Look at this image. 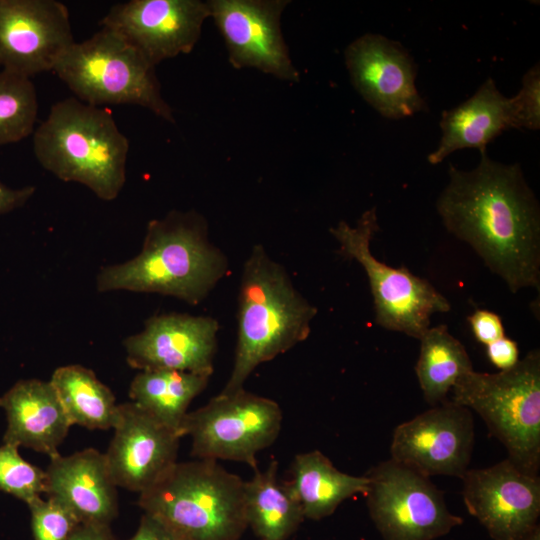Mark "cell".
<instances>
[{
    "instance_id": "6da1fadb",
    "label": "cell",
    "mask_w": 540,
    "mask_h": 540,
    "mask_svg": "<svg viewBox=\"0 0 540 540\" xmlns=\"http://www.w3.org/2000/svg\"><path fill=\"white\" fill-rule=\"evenodd\" d=\"M469 171L450 165L436 208L448 232L469 244L511 292L540 287V209L521 166L481 151Z\"/></svg>"
},
{
    "instance_id": "7a4b0ae2",
    "label": "cell",
    "mask_w": 540,
    "mask_h": 540,
    "mask_svg": "<svg viewBox=\"0 0 540 540\" xmlns=\"http://www.w3.org/2000/svg\"><path fill=\"white\" fill-rule=\"evenodd\" d=\"M227 271L228 259L210 242L206 219L193 210H173L149 221L140 252L103 267L96 287L101 293H156L197 305Z\"/></svg>"
},
{
    "instance_id": "3957f363",
    "label": "cell",
    "mask_w": 540,
    "mask_h": 540,
    "mask_svg": "<svg viewBox=\"0 0 540 540\" xmlns=\"http://www.w3.org/2000/svg\"><path fill=\"white\" fill-rule=\"evenodd\" d=\"M316 314L317 308L296 289L286 269L262 245L253 246L238 292L234 365L220 393L244 388L260 364L306 340Z\"/></svg>"
},
{
    "instance_id": "277c9868",
    "label": "cell",
    "mask_w": 540,
    "mask_h": 540,
    "mask_svg": "<svg viewBox=\"0 0 540 540\" xmlns=\"http://www.w3.org/2000/svg\"><path fill=\"white\" fill-rule=\"evenodd\" d=\"M33 151L58 179L80 183L104 201L116 199L126 182L127 137L109 110L75 97L50 108L33 133Z\"/></svg>"
},
{
    "instance_id": "5b68a950",
    "label": "cell",
    "mask_w": 540,
    "mask_h": 540,
    "mask_svg": "<svg viewBox=\"0 0 540 540\" xmlns=\"http://www.w3.org/2000/svg\"><path fill=\"white\" fill-rule=\"evenodd\" d=\"M138 505L174 540H238L248 527L244 481L216 460L176 462Z\"/></svg>"
},
{
    "instance_id": "8992f818",
    "label": "cell",
    "mask_w": 540,
    "mask_h": 540,
    "mask_svg": "<svg viewBox=\"0 0 540 540\" xmlns=\"http://www.w3.org/2000/svg\"><path fill=\"white\" fill-rule=\"evenodd\" d=\"M451 400L474 410L504 445L508 459L523 471L540 468V352L531 350L510 369L474 370L451 389Z\"/></svg>"
},
{
    "instance_id": "52a82bcc",
    "label": "cell",
    "mask_w": 540,
    "mask_h": 540,
    "mask_svg": "<svg viewBox=\"0 0 540 540\" xmlns=\"http://www.w3.org/2000/svg\"><path fill=\"white\" fill-rule=\"evenodd\" d=\"M155 67L118 34L101 27L90 38L74 42L53 71L86 104L137 105L174 123Z\"/></svg>"
},
{
    "instance_id": "ba28073f",
    "label": "cell",
    "mask_w": 540,
    "mask_h": 540,
    "mask_svg": "<svg viewBox=\"0 0 540 540\" xmlns=\"http://www.w3.org/2000/svg\"><path fill=\"white\" fill-rule=\"evenodd\" d=\"M380 229L375 206L366 210L354 227L340 221L330 233L340 253L356 260L366 272L373 296L375 323L387 330L420 339L435 313L448 312V300L426 279L407 268H394L375 258L371 240Z\"/></svg>"
},
{
    "instance_id": "9c48e42d",
    "label": "cell",
    "mask_w": 540,
    "mask_h": 540,
    "mask_svg": "<svg viewBox=\"0 0 540 540\" xmlns=\"http://www.w3.org/2000/svg\"><path fill=\"white\" fill-rule=\"evenodd\" d=\"M282 411L273 400L247 392L219 393L201 408L188 412L181 437L192 438L198 459L232 460L257 470L256 455L279 435Z\"/></svg>"
},
{
    "instance_id": "30bf717a",
    "label": "cell",
    "mask_w": 540,
    "mask_h": 540,
    "mask_svg": "<svg viewBox=\"0 0 540 540\" xmlns=\"http://www.w3.org/2000/svg\"><path fill=\"white\" fill-rule=\"evenodd\" d=\"M365 476L368 511L384 540H435L463 523L449 511L443 492L429 477L392 459Z\"/></svg>"
},
{
    "instance_id": "8fae6325",
    "label": "cell",
    "mask_w": 540,
    "mask_h": 540,
    "mask_svg": "<svg viewBox=\"0 0 540 540\" xmlns=\"http://www.w3.org/2000/svg\"><path fill=\"white\" fill-rule=\"evenodd\" d=\"M473 446L471 410L446 400L394 429L390 459L429 478L445 475L461 479L468 470Z\"/></svg>"
},
{
    "instance_id": "7c38bea8",
    "label": "cell",
    "mask_w": 540,
    "mask_h": 540,
    "mask_svg": "<svg viewBox=\"0 0 540 540\" xmlns=\"http://www.w3.org/2000/svg\"><path fill=\"white\" fill-rule=\"evenodd\" d=\"M464 504L493 540H524L540 515V478L508 458L461 478Z\"/></svg>"
},
{
    "instance_id": "4fadbf2b",
    "label": "cell",
    "mask_w": 540,
    "mask_h": 540,
    "mask_svg": "<svg viewBox=\"0 0 540 540\" xmlns=\"http://www.w3.org/2000/svg\"><path fill=\"white\" fill-rule=\"evenodd\" d=\"M209 17L208 3L200 0H130L113 5L100 25L118 34L156 66L190 53Z\"/></svg>"
},
{
    "instance_id": "5bb4252c",
    "label": "cell",
    "mask_w": 540,
    "mask_h": 540,
    "mask_svg": "<svg viewBox=\"0 0 540 540\" xmlns=\"http://www.w3.org/2000/svg\"><path fill=\"white\" fill-rule=\"evenodd\" d=\"M67 7L55 0H0V66L25 77L54 69L74 43Z\"/></svg>"
},
{
    "instance_id": "9a60e30c",
    "label": "cell",
    "mask_w": 540,
    "mask_h": 540,
    "mask_svg": "<svg viewBox=\"0 0 540 540\" xmlns=\"http://www.w3.org/2000/svg\"><path fill=\"white\" fill-rule=\"evenodd\" d=\"M207 3L234 68L252 67L282 80L299 81L280 27L281 14L289 1L211 0Z\"/></svg>"
},
{
    "instance_id": "2e32d148",
    "label": "cell",
    "mask_w": 540,
    "mask_h": 540,
    "mask_svg": "<svg viewBox=\"0 0 540 540\" xmlns=\"http://www.w3.org/2000/svg\"><path fill=\"white\" fill-rule=\"evenodd\" d=\"M344 57L352 85L383 117L428 110L415 85L417 66L399 42L367 33L347 46Z\"/></svg>"
},
{
    "instance_id": "e0dca14e",
    "label": "cell",
    "mask_w": 540,
    "mask_h": 540,
    "mask_svg": "<svg viewBox=\"0 0 540 540\" xmlns=\"http://www.w3.org/2000/svg\"><path fill=\"white\" fill-rule=\"evenodd\" d=\"M219 323L210 316L165 313L145 321L124 342L130 367L177 370L210 377L214 371Z\"/></svg>"
},
{
    "instance_id": "ac0fdd59",
    "label": "cell",
    "mask_w": 540,
    "mask_h": 540,
    "mask_svg": "<svg viewBox=\"0 0 540 540\" xmlns=\"http://www.w3.org/2000/svg\"><path fill=\"white\" fill-rule=\"evenodd\" d=\"M106 463L117 487L144 492L177 462L180 436L132 401L119 404V416Z\"/></svg>"
},
{
    "instance_id": "d6986e66",
    "label": "cell",
    "mask_w": 540,
    "mask_h": 540,
    "mask_svg": "<svg viewBox=\"0 0 540 540\" xmlns=\"http://www.w3.org/2000/svg\"><path fill=\"white\" fill-rule=\"evenodd\" d=\"M47 497L69 507L82 523L110 525L118 514L117 486L105 455L93 448L57 454L45 470Z\"/></svg>"
},
{
    "instance_id": "ffe728a7",
    "label": "cell",
    "mask_w": 540,
    "mask_h": 540,
    "mask_svg": "<svg viewBox=\"0 0 540 540\" xmlns=\"http://www.w3.org/2000/svg\"><path fill=\"white\" fill-rule=\"evenodd\" d=\"M7 428L3 443L44 453L50 458L72 426L50 381L23 379L0 396Z\"/></svg>"
},
{
    "instance_id": "44dd1931",
    "label": "cell",
    "mask_w": 540,
    "mask_h": 540,
    "mask_svg": "<svg viewBox=\"0 0 540 540\" xmlns=\"http://www.w3.org/2000/svg\"><path fill=\"white\" fill-rule=\"evenodd\" d=\"M439 145L428 155L430 164L442 162L454 151L476 148L480 152L505 130L515 128L511 99L488 78L466 101L442 113Z\"/></svg>"
},
{
    "instance_id": "7402d4cb",
    "label": "cell",
    "mask_w": 540,
    "mask_h": 540,
    "mask_svg": "<svg viewBox=\"0 0 540 540\" xmlns=\"http://www.w3.org/2000/svg\"><path fill=\"white\" fill-rule=\"evenodd\" d=\"M289 485L297 497L305 518L320 520L331 515L346 499L365 495L369 480L338 470L318 450L296 455Z\"/></svg>"
},
{
    "instance_id": "603a6c76",
    "label": "cell",
    "mask_w": 540,
    "mask_h": 540,
    "mask_svg": "<svg viewBox=\"0 0 540 540\" xmlns=\"http://www.w3.org/2000/svg\"><path fill=\"white\" fill-rule=\"evenodd\" d=\"M277 470V461H272L266 470L257 469L244 481L247 524L261 540H286L305 518L289 482H280Z\"/></svg>"
},
{
    "instance_id": "cb8c5ba5",
    "label": "cell",
    "mask_w": 540,
    "mask_h": 540,
    "mask_svg": "<svg viewBox=\"0 0 540 540\" xmlns=\"http://www.w3.org/2000/svg\"><path fill=\"white\" fill-rule=\"evenodd\" d=\"M209 378L177 370H143L131 381L129 397L133 403L181 437L180 430L187 409L192 400L206 388Z\"/></svg>"
},
{
    "instance_id": "d4e9b609",
    "label": "cell",
    "mask_w": 540,
    "mask_h": 540,
    "mask_svg": "<svg viewBox=\"0 0 540 540\" xmlns=\"http://www.w3.org/2000/svg\"><path fill=\"white\" fill-rule=\"evenodd\" d=\"M50 383L71 425L89 430L114 428L119 404L110 388L91 369L78 364L58 367Z\"/></svg>"
},
{
    "instance_id": "484cf974",
    "label": "cell",
    "mask_w": 540,
    "mask_h": 540,
    "mask_svg": "<svg viewBox=\"0 0 540 540\" xmlns=\"http://www.w3.org/2000/svg\"><path fill=\"white\" fill-rule=\"evenodd\" d=\"M419 340L415 372L424 400L435 406L448 400L455 382L472 371L473 365L464 345L444 324L430 326Z\"/></svg>"
},
{
    "instance_id": "4316f807",
    "label": "cell",
    "mask_w": 540,
    "mask_h": 540,
    "mask_svg": "<svg viewBox=\"0 0 540 540\" xmlns=\"http://www.w3.org/2000/svg\"><path fill=\"white\" fill-rule=\"evenodd\" d=\"M38 99L30 78L0 71V145L16 143L35 131Z\"/></svg>"
},
{
    "instance_id": "83f0119b",
    "label": "cell",
    "mask_w": 540,
    "mask_h": 540,
    "mask_svg": "<svg viewBox=\"0 0 540 540\" xmlns=\"http://www.w3.org/2000/svg\"><path fill=\"white\" fill-rule=\"evenodd\" d=\"M18 449L6 443L0 445V490L28 505L45 493L46 474L23 459Z\"/></svg>"
},
{
    "instance_id": "f1b7e54d",
    "label": "cell",
    "mask_w": 540,
    "mask_h": 540,
    "mask_svg": "<svg viewBox=\"0 0 540 540\" xmlns=\"http://www.w3.org/2000/svg\"><path fill=\"white\" fill-rule=\"evenodd\" d=\"M34 540H67L82 523L61 501L41 497L27 505Z\"/></svg>"
},
{
    "instance_id": "f546056e",
    "label": "cell",
    "mask_w": 540,
    "mask_h": 540,
    "mask_svg": "<svg viewBox=\"0 0 540 540\" xmlns=\"http://www.w3.org/2000/svg\"><path fill=\"white\" fill-rule=\"evenodd\" d=\"M511 99L515 128L538 130L540 128V68L532 66L522 78L519 92Z\"/></svg>"
},
{
    "instance_id": "4dcf8cb0",
    "label": "cell",
    "mask_w": 540,
    "mask_h": 540,
    "mask_svg": "<svg viewBox=\"0 0 540 540\" xmlns=\"http://www.w3.org/2000/svg\"><path fill=\"white\" fill-rule=\"evenodd\" d=\"M468 321L477 341L486 346L505 336L500 316L492 311L476 310Z\"/></svg>"
},
{
    "instance_id": "1f68e13d",
    "label": "cell",
    "mask_w": 540,
    "mask_h": 540,
    "mask_svg": "<svg viewBox=\"0 0 540 540\" xmlns=\"http://www.w3.org/2000/svg\"><path fill=\"white\" fill-rule=\"evenodd\" d=\"M486 347L488 359L500 371L512 368L519 361L517 343L506 336L488 344Z\"/></svg>"
},
{
    "instance_id": "d6a6232c",
    "label": "cell",
    "mask_w": 540,
    "mask_h": 540,
    "mask_svg": "<svg viewBox=\"0 0 540 540\" xmlns=\"http://www.w3.org/2000/svg\"><path fill=\"white\" fill-rule=\"evenodd\" d=\"M34 186L11 188L0 181V215L22 207L35 193Z\"/></svg>"
},
{
    "instance_id": "836d02e7",
    "label": "cell",
    "mask_w": 540,
    "mask_h": 540,
    "mask_svg": "<svg viewBox=\"0 0 540 540\" xmlns=\"http://www.w3.org/2000/svg\"><path fill=\"white\" fill-rule=\"evenodd\" d=\"M129 540H174V538L160 522L144 513L136 533Z\"/></svg>"
},
{
    "instance_id": "e575fe53",
    "label": "cell",
    "mask_w": 540,
    "mask_h": 540,
    "mask_svg": "<svg viewBox=\"0 0 540 540\" xmlns=\"http://www.w3.org/2000/svg\"><path fill=\"white\" fill-rule=\"evenodd\" d=\"M67 540H117L110 525L81 523Z\"/></svg>"
},
{
    "instance_id": "d590c367",
    "label": "cell",
    "mask_w": 540,
    "mask_h": 540,
    "mask_svg": "<svg viewBox=\"0 0 540 540\" xmlns=\"http://www.w3.org/2000/svg\"><path fill=\"white\" fill-rule=\"evenodd\" d=\"M524 540H540L539 525Z\"/></svg>"
}]
</instances>
